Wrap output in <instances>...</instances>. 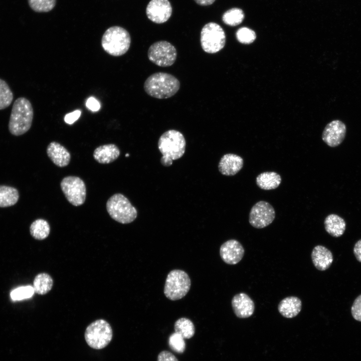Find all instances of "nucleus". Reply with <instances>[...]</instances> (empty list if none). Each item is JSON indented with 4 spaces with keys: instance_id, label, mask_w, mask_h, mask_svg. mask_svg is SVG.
Masks as SVG:
<instances>
[{
    "instance_id": "obj_1",
    "label": "nucleus",
    "mask_w": 361,
    "mask_h": 361,
    "mask_svg": "<svg viewBox=\"0 0 361 361\" xmlns=\"http://www.w3.org/2000/svg\"><path fill=\"white\" fill-rule=\"evenodd\" d=\"M143 87L150 96L157 99H166L177 92L180 88V82L170 74L157 72L147 77Z\"/></svg>"
},
{
    "instance_id": "obj_2",
    "label": "nucleus",
    "mask_w": 361,
    "mask_h": 361,
    "mask_svg": "<svg viewBox=\"0 0 361 361\" xmlns=\"http://www.w3.org/2000/svg\"><path fill=\"white\" fill-rule=\"evenodd\" d=\"M186 140L179 131L170 129L164 132L158 142V149L162 154L160 163L164 166H169L173 160L180 158L185 153Z\"/></svg>"
},
{
    "instance_id": "obj_3",
    "label": "nucleus",
    "mask_w": 361,
    "mask_h": 361,
    "mask_svg": "<svg viewBox=\"0 0 361 361\" xmlns=\"http://www.w3.org/2000/svg\"><path fill=\"white\" fill-rule=\"evenodd\" d=\"M34 111L31 102L26 98L20 97L14 102L9 121L10 133L19 136L26 133L31 127Z\"/></svg>"
},
{
    "instance_id": "obj_4",
    "label": "nucleus",
    "mask_w": 361,
    "mask_h": 361,
    "mask_svg": "<svg viewBox=\"0 0 361 361\" xmlns=\"http://www.w3.org/2000/svg\"><path fill=\"white\" fill-rule=\"evenodd\" d=\"M131 44L128 32L119 26L110 27L104 32L101 39L103 50L110 55L118 57L125 54Z\"/></svg>"
},
{
    "instance_id": "obj_5",
    "label": "nucleus",
    "mask_w": 361,
    "mask_h": 361,
    "mask_svg": "<svg viewBox=\"0 0 361 361\" xmlns=\"http://www.w3.org/2000/svg\"><path fill=\"white\" fill-rule=\"evenodd\" d=\"M106 210L112 219L121 224L132 222L137 215L135 208L126 197L120 193L113 195L108 200Z\"/></svg>"
},
{
    "instance_id": "obj_6",
    "label": "nucleus",
    "mask_w": 361,
    "mask_h": 361,
    "mask_svg": "<svg viewBox=\"0 0 361 361\" xmlns=\"http://www.w3.org/2000/svg\"><path fill=\"white\" fill-rule=\"evenodd\" d=\"M113 331L109 323L104 319H97L86 327L84 337L87 344L95 349L105 347L112 339Z\"/></svg>"
},
{
    "instance_id": "obj_7",
    "label": "nucleus",
    "mask_w": 361,
    "mask_h": 361,
    "mask_svg": "<svg viewBox=\"0 0 361 361\" xmlns=\"http://www.w3.org/2000/svg\"><path fill=\"white\" fill-rule=\"evenodd\" d=\"M191 279L184 271L175 269L170 271L166 278L164 294L171 300L184 297L190 290Z\"/></svg>"
},
{
    "instance_id": "obj_8",
    "label": "nucleus",
    "mask_w": 361,
    "mask_h": 361,
    "mask_svg": "<svg viewBox=\"0 0 361 361\" xmlns=\"http://www.w3.org/2000/svg\"><path fill=\"white\" fill-rule=\"evenodd\" d=\"M201 45L204 52L215 54L221 51L226 43V35L223 29L219 24L210 22L202 29L200 37Z\"/></svg>"
},
{
    "instance_id": "obj_9",
    "label": "nucleus",
    "mask_w": 361,
    "mask_h": 361,
    "mask_svg": "<svg viewBox=\"0 0 361 361\" xmlns=\"http://www.w3.org/2000/svg\"><path fill=\"white\" fill-rule=\"evenodd\" d=\"M147 56L149 61L157 66L166 67L172 65L175 62L177 52L170 43L159 41L150 45Z\"/></svg>"
},
{
    "instance_id": "obj_10",
    "label": "nucleus",
    "mask_w": 361,
    "mask_h": 361,
    "mask_svg": "<svg viewBox=\"0 0 361 361\" xmlns=\"http://www.w3.org/2000/svg\"><path fill=\"white\" fill-rule=\"evenodd\" d=\"M60 187L67 201L72 205L79 206L84 203L86 189L81 178L76 176H66L61 180Z\"/></svg>"
},
{
    "instance_id": "obj_11",
    "label": "nucleus",
    "mask_w": 361,
    "mask_h": 361,
    "mask_svg": "<svg viewBox=\"0 0 361 361\" xmlns=\"http://www.w3.org/2000/svg\"><path fill=\"white\" fill-rule=\"evenodd\" d=\"M275 217V212L273 207L269 203L260 201L252 207L249 221L253 227L262 229L272 223Z\"/></svg>"
},
{
    "instance_id": "obj_12",
    "label": "nucleus",
    "mask_w": 361,
    "mask_h": 361,
    "mask_svg": "<svg viewBox=\"0 0 361 361\" xmlns=\"http://www.w3.org/2000/svg\"><path fill=\"white\" fill-rule=\"evenodd\" d=\"M172 9L168 0H151L146 8L147 18L156 24L166 22L171 16Z\"/></svg>"
},
{
    "instance_id": "obj_13",
    "label": "nucleus",
    "mask_w": 361,
    "mask_h": 361,
    "mask_svg": "<svg viewBox=\"0 0 361 361\" xmlns=\"http://www.w3.org/2000/svg\"><path fill=\"white\" fill-rule=\"evenodd\" d=\"M346 131L345 124L339 120H334L325 127L322 134L323 141L329 146L334 147L343 141Z\"/></svg>"
},
{
    "instance_id": "obj_14",
    "label": "nucleus",
    "mask_w": 361,
    "mask_h": 361,
    "mask_svg": "<svg viewBox=\"0 0 361 361\" xmlns=\"http://www.w3.org/2000/svg\"><path fill=\"white\" fill-rule=\"evenodd\" d=\"M222 259L227 264H236L242 259L244 249L241 244L236 240L231 239L224 243L220 249Z\"/></svg>"
},
{
    "instance_id": "obj_15",
    "label": "nucleus",
    "mask_w": 361,
    "mask_h": 361,
    "mask_svg": "<svg viewBox=\"0 0 361 361\" xmlns=\"http://www.w3.org/2000/svg\"><path fill=\"white\" fill-rule=\"evenodd\" d=\"M231 303L233 311L239 318H248L251 316L254 311V301L245 293L235 295L233 297Z\"/></svg>"
},
{
    "instance_id": "obj_16",
    "label": "nucleus",
    "mask_w": 361,
    "mask_h": 361,
    "mask_svg": "<svg viewBox=\"0 0 361 361\" xmlns=\"http://www.w3.org/2000/svg\"><path fill=\"white\" fill-rule=\"evenodd\" d=\"M243 164V159L240 156L233 153H227L221 158L218 168L221 174L233 176L242 169Z\"/></svg>"
},
{
    "instance_id": "obj_17",
    "label": "nucleus",
    "mask_w": 361,
    "mask_h": 361,
    "mask_svg": "<svg viewBox=\"0 0 361 361\" xmlns=\"http://www.w3.org/2000/svg\"><path fill=\"white\" fill-rule=\"evenodd\" d=\"M47 153L51 161L59 167L66 166L70 161V152L64 146L57 142L52 141L48 144Z\"/></svg>"
},
{
    "instance_id": "obj_18",
    "label": "nucleus",
    "mask_w": 361,
    "mask_h": 361,
    "mask_svg": "<svg viewBox=\"0 0 361 361\" xmlns=\"http://www.w3.org/2000/svg\"><path fill=\"white\" fill-rule=\"evenodd\" d=\"M311 259L315 268L320 271H324L329 268L333 262L331 251L321 245H317L313 249Z\"/></svg>"
},
{
    "instance_id": "obj_19",
    "label": "nucleus",
    "mask_w": 361,
    "mask_h": 361,
    "mask_svg": "<svg viewBox=\"0 0 361 361\" xmlns=\"http://www.w3.org/2000/svg\"><path fill=\"white\" fill-rule=\"evenodd\" d=\"M119 148L110 143L97 147L94 151V158L99 163L107 164L115 160L120 155Z\"/></svg>"
},
{
    "instance_id": "obj_20",
    "label": "nucleus",
    "mask_w": 361,
    "mask_h": 361,
    "mask_svg": "<svg viewBox=\"0 0 361 361\" xmlns=\"http://www.w3.org/2000/svg\"><path fill=\"white\" fill-rule=\"evenodd\" d=\"M301 300L295 296L287 297L279 303L278 309L279 313L286 318H293L297 316L301 310Z\"/></svg>"
},
{
    "instance_id": "obj_21",
    "label": "nucleus",
    "mask_w": 361,
    "mask_h": 361,
    "mask_svg": "<svg viewBox=\"0 0 361 361\" xmlns=\"http://www.w3.org/2000/svg\"><path fill=\"white\" fill-rule=\"evenodd\" d=\"M324 224L326 231L334 237H340L345 230V221L336 214L328 215L324 220Z\"/></svg>"
},
{
    "instance_id": "obj_22",
    "label": "nucleus",
    "mask_w": 361,
    "mask_h": 361,
    "mask_svg": "<svg viewBox=\"0 0 361 361\" xmlns=\"http://www.w3.org/2000/svg\"><path fill=\"white\" fill-rule=\"evenodd\" d=\"M257 185L261 189L270 190L276 189L281 183L280 175L274 171H266L256 177Z\"/></svg>"
},
{
    "instance_id": "obj_23",
    "label": "nucleus",
    "mask_w": 361,
    "mask_h": 361,
    "mask_svg": "<svg viewBox=\"0 0 361 361\" xmlns=\"http://www.w3.org/2000/svg\"><path fill=\"white\" fill-rule=\"evenodd\" d=\"M53 284V281L51 276L46 273H41L35 276L33 287L35 293L44 295L51 290Z\"/></svg>"
},
{
    "instance_id": "obj_24",
    "label": "nucleus",
    "mask_w": 361,
    "mask_h": 361,
    "mask_svg": "<svg viewBox=\"0 0 361 361\" xmlns=\"http://www.w3.org/2000/svg\"><path fill=\"white\" fill-rule=\"evenodd\" d=\"M19 194L15 188L0 186V207L5 208L15 205L18 201Z\"/></svg>"
},
{
    "instance_id": "obj_25",
    "label": "nucleus",
    "mask_w": 361,
    "mask_h": 361,
    "mask_svg": "<svg viewBox=\"0 0 361 361\" xmlns=\"http://www.w3.org/2000/svg\"><path fill=\"white\" fill-rule=\"evenodd\" d=\"M31 236L36 240H42L49 235L50 227L48 222L42 219L34 221L30 227Z\"/></svg>"
},
{
    "instance_id": "obj_26",
    "label": "nucleus",
    "mask_w": 361,
    "mask_h": 361,
    "mask_svg": "<svg viewBox=\"0 0 361 361\" xmlns=\"http://www.w3.org/2000/svg\"><path fill=\"white\" fill-rule=\"evenodd\" d=\"M175 332L180 334L185 339L192 338L195 333V327L193 322L189 319L182 317L174 323Z\"/></svg>"
},
{
    "instance_id": "obj_27",
    "label": "nucleus",
    "mask_w": 361,
    "mask_h": 361,
    "mask_svg": "<svg viewBox=\"0 0 361 361\" xmlns=\"http://www.w3.org/2000/svg\"><path fill=\"white\" fill-rule=\"evenodd\" d=\"M244 17L242 10L234 8L224 13L222 16V20L225 24L234 27L240 24L243 22Z\"/></svg>"
},
{
    "instance_id": "obj_28",
    "label": "nucleus",
    "mask_w": 361,
    "mask_h": 361,
    "mask_svg": "<svg viewBox=\"0 0 361 361\" xmlns=\"http://www.w3.org/2000/svg\"><path fill=\"white\" fill-rule=\"evenodd\" d=\"M14 95L8 83L0 79V110L8 107L12 103Z\"/></svg>"
},
{
    "instance_id": "obj_29",
    "label": "nucleus",
    "mask_w": 361,
    "mask_h": 361,
    "mask_svg": "<svg viewBox=\"0 0 361 361\" xmlns=\"http://www.w3.org/2000/svg\"><path fill=\"white\" fill-rule=\"evenodd\" d=\"M30 8L38 13L48 12L55 6L56 0H28Z\"/></svg>"
},
{
    "instance_id": "obj_30",
    "label": "nucleus",
    "mask_w": 361,
    "mask_h": 361,
    "mask_svg": "<svg viewBox=\"0 0 361 361\" xmlns=\"http://www.w3.org/2000/svg\"><path fill=\"white\" fill-rule=\"evenodd\" d=\"M169 347L173 351L183 353L186 349L185 338L178 333L174 332L170 335L168 340Z\"/></svg>"
},
{
    "instance_id": "obj_31",
    "label": "nucleus",
    "mask_w": 361,
    "mask_h": 361,
    "mask_svg": "<svg viewBox=\"0 0 361 361\" xmlns=\"http://www.w3.org/2000/svg\"><path fill=\"white\" fill-rule=\"evenodd\" d=\"M33 287L30 285L22 286L15 289L11 292V297L14 301L31 298L34 294Z\"/></svg>"
},
{
    "instance_id": "obj_32",
    "label": "nucleus",
    "mask_w": 361,
    "mask_h": 361,
    "mask_svg": "<svg viewBox=\"0 0 361 361\" xmlns=\"http://www.w3.org/2000/svg\"><path fill=\"white\" fill-rule=\"evenodd\" d=\"M237 40L242 44H249L252 43L256 38L255 32L247 27L239 29L236 33Z\"/></svg>"
},
{
    "instance_id": "obj_33",
    "label": "nucleus",
    "mask_w": 361,
    "mask_h": 361,
    "mask_svg": "<svg viewBox=\"0 0 361 361\" xmlns=\"http://www.w3.org/2000/svg\"><path fill=\"white\" fill-rule=\"evenodd\" d=\"M351 313L354 319L361 321V294L354 300L351 307Z\"/></svg>"
},
{
    "instance_id": "obj_34",
    "label": "nucleus",
    "mask_w": 361,
    "mask_h": 361,
    "mask_svg": "<svg viewBox=\"0 0 361 361\" xmlns=\"http://www.w3.org/2000/svg\"><path fill=\"white\" fill-rule=\"evenodd\" d=\"M157 361H178L176 356L171 352L163 350L157 356Z\"/></svg>"
},
{
    "instance_id": "obj_35",
    "label": "nucleus",
    "mask_w": 361,
    "mask_h": 361,
    "mask_svg": "<svg viewBox=\"0 0 361 361\" xmlns=\"http://www.w3.org/2000/svg\"><path fill=\"white\" fill-rule=\"evenodd\" d=\"M81 111L76 110L67 114L64 117L65 122L69 124H72L75 122L80 116Z\"/></svg>"
},
{
    "instance_id": "obj_36",
    "label": "nucleus",
    "mask_w": 361,
    "mask_h": 361,
    "mask_svg": "<svg viewBox=\"0 0 361 361\" xmlns=\"http://www.w3.org/2000/svg\"><path fill=\"white\" fill-rule=\"evenodd\" d=\"M86 106L89 109L94 112L98 111L100 108L99 102L93 97H90L87 99Z\"/></svg>"
},
{
    "instance_id": "obj_37",
    "label": "nucleus",
    "mask_w": 361,
    "mask_h": 361,
    "mask_svg": "<svg viewBox=\"0 0 361 361\" xmlns=\"http://www.w3.org/2000/svg\"><path fill=\"white\" fill-rule=\"evenodd\" d=\"M354 255L358 261L361 262V239L356 242L353 248Z\"/></svg>"
},
{
    "instance_id": "obj_38",
    "label": "nucleus",
    "mask_w": 361,
    "mask_h": 361,
    "mask_svg": "<svg viewBox=\"0 0 361 361\" xmlns=\"http://www.w3.org/2000/svg\"><path fill=\"white\" fill-rule=\"evenodd\" d=\"M216 0H194L199 5L202 6H207L213 4Z\"/></svg>"
},
{
    "instance_id": "obj_39",
    "label": "nucleus",
    "mask_w": 361,
    "mask_h": 361,
    "mask_svg": "<svg viewBox=\"0 0 361 361\" xmlns=\"http://www.w3.org/2000/svg\"><path fill=\"white\" fill-rule=\"evenodd\" d=\"M125 156L126 157H128L129 156V154L127 153Z\"/></svg>"
}]
</instances>
